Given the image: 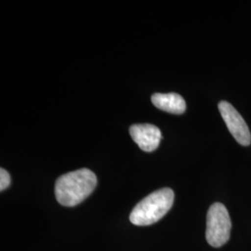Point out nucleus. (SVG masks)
I'll use <instances>...</instances> for the list:
<instances>
[{
	"label": "nucleus",
	"instance_id": "f257e3e1",
	"mask_svg": "<svg viewBox=\"0 0 251 251\" xmlns=\"http://www.w3.org/2000/svg\"><path fill=\"white\" fill-rule=\"evenodd\" d=\"M96 185V175L88 169H81L58 178L55 183V197L62 206H76L90 196Z\"/></svg>",
	"mask_w": 251,
	"mask_h": 251
},
{
	"label": "nucleus",
	"instance_id": "f03ea898",
	"mask_svg": "<svg viewBox=\"0 0 251 251\" xmlns=\"http://www.w3.org/2000/svg\"><path fill=\"white\" fill-rule=\"evenodd\" d=\"M174 202L171 188L157 190L140 201L132 209L129 220L137 226H148L157 223L166 215Z\"/></svg>",
	"mask_w": 251,
	"mask_h": 251
},
{
	"label": "nucleus",
	"instance_id": "7ed1b4c3",
	"mask_svg": "<svg viewBox=\"0 0 251 251\" xmlns=\"http://www.w3.org/2000/svg\"><path fill=\"white\" fill-rule=\"evenodd\" d=\"M232 223L229 212L224 204H212L206 216V238L207 243L220 248L230 239Z\"/></svg>",
	"mask_w": 251,
	"mask_h": 251
},
{
	"label": "nucleus",
	"instance_id": "20e7f679",
	"mask_svg": "<svg viewBox=\"0 0 251 251\" xmlns=\"http://www.w3.org/2000/svg\"><path fill=\"white\" fill-rule=\"evenodd\" d=\"M219 111L235 141L243 146L251 145V130L237 110L228 101L222 100L219 103Z\"/></svg>",
	"mask_w": 251,
	"mask_h": 251
},
{
	"label": "nucleus",
	"instance_id": "39448f33",
	"mask_svg": "<svg viewBox=\"0 0 251 251\" xmlns=\"http://www.w3.org/2000/svg\"><path fill=\"white\" fill-rule=\"evenodd\" d=\"M129 134L138 146L147 152L154 151L159 146L162 138L160 129L152 124L131 126Z\"/></svg>",
	"mask_w": 251,
	"mask_h": 251
},
{
	"label": "nucleus",
	"instance_id": "423d86ee",
	"mask_svg": "<svg viewBox=\"0 0 251 251\" xmlns=\"http://www.w3.org/2000/svg\"><path fill=\"white\" fill-rule=\"evenodd\" d=\"M151 100L155 107L173 115H181L186 110L185 100L177 93H155Z\"/></svg>",
	"mask_w": 251,
	"mask_h": 251
},
{
	"label": "nucleus",
	"instance_id": "0eeeda50",
	"mask_svg": "<svg viewBox=\"0 0 251 251\" xmlns=\"http://www.w3.org/2000/svg\"><path fill=\"white\" fill-rule=\"evenodd\" d=\"M10 184V176L9 172L4 169L0 170V190L4 191L8 188Z\"/></svg>",
	"mask_w": 251,
	"mask_h": 251
}]
</instances>
